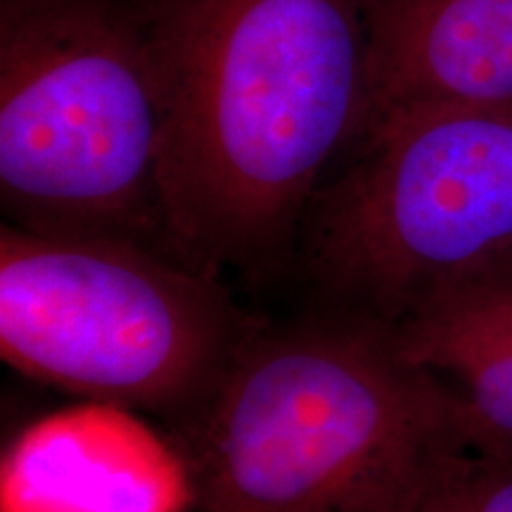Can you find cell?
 <instances>
[{"label": "cell", "mask_w": 512, "mask_h": 512, "mask_svg": "<svg viewBox=\"0 0 512 512\" xmlns=\"http://www.w3.org/2000/svg\"><path fill=\"white\" fill-rule=\"evenodd\" d=\"M152 48L171 254L211 275L271 261L366 117L356 0H157Z\"/></svg>", "instance_id": "6da1fadb"}, {"label": "cell", "mask_w": 512, "mask_h": 512, "mask_svg": "<svg viewBox=\"0 0 512 512\" xmlns=\"http://www.w3.org/2000/svg\"><path fill=\"white\" fill-rule=\"evenodd\" d=\"M176 420L204 512H401L472 451L458 396L347 313L261 325Z\"/></svg>", "instance_id": "7a4b0ae2"}, {"label": "cell", "mask_w": 512, "mask_h": 512, "mask_svg": "<svg viewBox=\"0 0 512 512\" xmlns=\"http://www.w3.org/2000/svg\"><path fill=\"white\" fill-rule=\"evenodd\" d=\"M155 5L0 3V202L10 226L171 254Z\"/></svg>", "instance_id": "3957f363"}, {"label": "cell", "mask_w": 512, "mask_h": 512, "mask_svg": "<svg viewBox=\"0 0 512 512\" xmlns=\"http://www.w3.org/2000/svg\"><path fill=\"white\" fill-rule=\"evenodd\" d=\"M458 396L475 451L512 453V261L441 294L392 328Z\"/></svg>", "instance_id": "ba28073f"}, {"label": "cell", "mask_w": 512, "mask_h": 512, "mask_svg": "<svg viewBox=\"0 0 512 512\" xmlns=\"http://www.w3.org/2000/svg\"><path fill=\"white\" fill-rule=\"evenodd\" d=\"M259 328L219 275L162 249L0 230V354L31 380L181 418Z\"/></svg>", "instance_id": "277c9868"}, {"label": "cell", "mask_w": 512, "mask_h": 512, "mask_svg": "<svg viewBox=\"0 0 512 512\" xmlns=\"http://www.w3.org/2000/svg\"><path fill=\"white\" fill-rule=\"evenodd\" d=\"M0 3H46V0H0Z\"/></svg>", "instance_id": "30bf717a"}, {"label": "cell", "mask_w": 512, "mask_h": 512, "mask_svg": "<svg viewBox=\"0 0 512 512\" xmlns=\"http://www.w3.org/2000/svg\"><path fill=\"white\" fill-rule=\"evenodd\" d=\"M401 512H512V453L465 451Z\"/></svg>", "instance_id": "9c48e42d"}, {"label": "cell", "mask_w": 512, "mask_h": 512, "mask_svg": "<svg viewBox=\"0 0 512 512\" xmlns=\"http://www.w3.org/2000/svg\"><path fill=\"white\" fill-rule=\"evenodd\" d=\"M181 453L128 408L88 401L34 422L0 465V512H185Z\"/></svg>", "instance_id": "8992f818"}, {"label": "cell", "mask_w": 512, "mask_h": 512, "mask_svg": "<svg viewBox=\"0 0 512 512\" xmlns=\"http://www.w3.org/2000/svg\"><path fill=\"white\" fill-rule=\"evenodd\" d=\"M354 147L299 233L311 278L339 313L396 328L512 261V110L411 112Z\"/></svg>", "instance_id": "5b68a950"}, {"label": "cell", "mask_w": 512, "mask_h": 512, "mask_svg": "<svg viewBox=\"0 0 512 512\" xmlns=\"http://www.w3.org/2000/svg\"><path fill=\"white\" fill-rule=\"evenodd\" d=\"M356 5L368 48V102L356 140L420 110H512V0Z\"/></svg>", "instance_id": "52a82bcc"}]
</instances>
